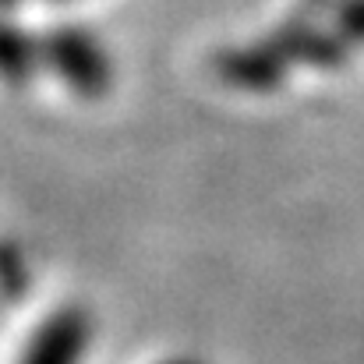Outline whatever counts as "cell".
Segmentation results:
<instances>
[{"mask_svg":"<svg viewBox=\"0 0 364 364\" xmlns=\"http://www.w3.org/2000/svg\"><path fill=\"white\" fill-rule=\"evenodd\" d=\"M166 364H195V361H184V358H177V361H166Z\"/></svg>","mask_w":364,"mask_h":364,"instance_id":"8","label":"cell"},{"mask_svg":"<svg viewBox=\"0 0 364 364\" xmlns=\"http://www.w3.org/2000/svg\"><path fill=\"white\" fill-rule=\"evenodd\" d=\"M272 39L287 53L290 64L297 60V64H308V68H343V60L350 53L343 36H333V32H322V28H311V25H287Z\"/></svg>","mask_w":364,"mask_h":364,"instance_id":"4","label":"cell"},{"mask_svg":"<svg viewBox=\"0 0 364 364\" xmlns=\"http://www.w3.org/2000/svg\"><path fill=\"white\" fill-rule=\"evenodd\" d=\"M57 4H64V0H57Z\"/></svg>","mask_w":364,"mask_h":364,"instance_id":"9","label":"cell"},{"mask_svg":"<svg viewBox=\"0 0 364 364\" xmlns=\"http://www.w3.org/2000/svg\"><path fill=\"white\" fill-rule=\"evenodd\" d=\"M287 68H290V60L276 46V39L251 43V46H234V50L216 57L220 78L234 89H244V92H269V89L283 85Z\"/></svg>","mask_w":364,"mask_h":364,"instance_id":"3","label":"cell"},{"mask_svg":"<svg viewBox=\"0 0 364 364\" xmlns=\"http://www.w3.org/2000/svg\"><path fill=\"white\" fill-rule=\"evenodd\" d=\"M39 68H43V43L0 18V82L11 89H25Z\"/></svg>","mask_w":364,"mask_h":364,"instance_id":"5","label":"cell"},{"mask_svg":"<svg viewBox=\"0 0 364 364\" xmlns=\"http://www.w3.org/2000/svg\"><path fill=\"white\" fill-rule=\"evenodd\" d=\"M336 28L347 43H364V0H343L340 4Z\"/></svg>","mask_w":364,"mask_h":364,"instance_id":"6","label":"cell"},{"mask_svg":"<svg viewBox=\"0 0 364 364\" xmlns=\"http://www.w3.org/2000/svg\"><path fill=\"white\" fill-rule=\"evenodd\" d=\"M43 64L82 100H103L114 89V60L85 28H53L43 39Z\"/></svg>","mask_w":364,"mask_h":364,"instance_id":"1","label":"cell"},{"mask_svg":"<svg viewBox=\"0 0 364 364\" xmlns=\"http://www.w3.org/2000/svg\"><path fill=\"white\" fill-rule=\"evenodd\" d=\"M89 343L92 318L82 308H60L36 329L18 364H82Z\"/></svg>","mask_w":364,"mask_h":364,"instance_id":"2","label":"cell"},{"mask_svg":"<svg viewBox=\"0 0 364 364\" xmlns=\"http://www.w3.org/2000/svg\"><path fill=\"white\" fill-rule=\"evenodd\" d=\"M14 4H21V0H0V11H11Z\"/></svg>","mask_w":364,"mask_h":364,"instance_id":"7","label":"cell"}]
</instances>
